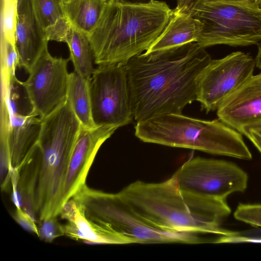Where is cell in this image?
Segmentation results:
<instances>
[{
    "mask_svg": "<svg viewBox=\"0 0 261 261\" xmlns=\"http://www.w3.org/2000/svg\"><path fill=\"white\" fill-rule=\"evenodd\" d=\"M13 217L24 229L39 236V230L35 221L21 207H16Z\"/></svg>",
    "mask_w": 261,
    "mask_h": 261,
    "instance_id": "83f0119b",
    "label": "cell"
},
{
    "mask_svg": "<svg viewBox=\"0 0 261 261\" xmlns=\"http://www.w3.org/2000/svg\"><path fill=\"white\" fill-rule=\"evenodd\" d=\"M62 229L64 236L75 240L97 244H127L117 234L88 220L80 209L73 220L62 225Z\"/></svg>",
    "mask_w": 261,
    "mask_h": 261,
    "instance_id": "e0dca14e",
    "label": "cell"
},
{
    "mask_svg": "<svg viewBox=\"0 0 261 261\" xmlns=\"http://www.w3.org/2000/svg\"><path fill=\"white\" fill-rule=\"evenodd\" d=\"M67 99L82 126H95L92 116L89 80L74 70L70 73Z\"/></svg>",
    "mask_w": 261,
    "mask_h": 261,
    "instance_id": "d6986e66",
    "label": "cell"
},
{
    "mask_svg": "<svg viewBox=\"0 0 261 261\" xmlns=\"http://www.w3.org/2000/svg\"><path fill=\"white\" fill-rule=\"evenodd\" d=\"M92 116L95 126L117 128L134 118L125 64L99 66L89 80Z\"/></svg>",
    "mask_w": 261,
    "mask_h": 261,
    "instance_id": "9c48e42d",
    "label": "cell"
},
{
    "mask_svg": "<svg viewBox=\"0 0 261 261\" xmlns=\"http://www.w3.org/2000/svg\"><path fill=\"white\" fill-rule=\"evenodd\" d=\"M217 114L240 133L244 126L261 120V73L252 75L232 92L219 106Z\"/></svg>",
    "mask_w": 261,
    "mask_h": 261,
    "instance_id": "4fadbf2b",
    "label": "cell"
},
{
    "mask_svg": "<svg viewBox=\"0 0 261 261\" xmlns=\"http://www.w3.org/2000/svg\"><path fill=\"white\" fill-rule=\"evenodd\" d=\"M118 193L140 217L163 230L221 236L237 232L221 227L231 212L226 200L181 192L172 176L158 183L137 180Z\"/></svg>",
    "mask_w": 261,
    "mask_h": 261,
    "instance_id": "3957f363",
    "label": "cell"
},
{
    "mask_svg": "<svg viewBox=\"0 0 261 261\" xmlns=\"http://www.w3.org/2000/svg\"><path fill=\"white\" fill-rule=\"evenodd\" d=\"M259 243L261 238L242 236L240 232H236L230 236H221L214 240L213 243Z\"/></svg>",
    "mask_w": 261,
    "mask_h": 261,
    "instance_id": "f546056e",
    "label": "cell"
},
{
    "mask_svg": "<svg viewBox=\"0 0 261 261\" xmlns=\"http://www.w3.org/2000/svg\"><path fill=\"white\" fill-rule=\"evenodd\" d=\"M19 58L16 44L1 36V83L8 84L16 77Z\"/></svg>",
    "mask_w": 261,
    "mask_h": 261,
    "instance_id": "7402d4cb",
    "label": "cell"
},
{
    "mask_svg": "<svg viewBox=\"0 0 261 261\" xmlns=\"http://www.w3.org/2000/svg\"><path fill=\"white\" fill-rule=\"evenodd\" d=\"M240 133L244 135L261 153V120L244 126Z\"/></svg>",
    "mask_w": 261,
    "mask_h": 261,
    "instance_id": "f1b7e54d",
    "label": "cell"
},
{
    "mask_svg": "<svg viewBox=\"0 0 261 261\" xmlns=\"http://www.w3.org/2000/svg\"><path fill=\"white\" fill-rule=\"evenodd\" d=\"M222 2L240 3L251 6H258L259 0H217ZM259 7V6H258Z\"/></svg>",
    "mask_w": 261,
    "mask_h": 261,
    "instance_id": "1f68e13d",
    "label": "cell"
},
{
    "mask_svg": "<svg viewBox=\"0 0 261 261\" xmlns=\"http://www.w3.org/2000/svg\"><path fill=\"white\" fill-rule=\"evenodd\" d=\"M73 26L66 17L58 20L55 23L44 30L47 40L66 43Z\"/></svg>",
    "mask_w": 261,
    "mask_h": 261,
    "instance_id": "484cf974",
    "label": "cell"
},
{
    "mask_svg": "<svg viewBox=\"0 0 261 261\" xmlns=\"http://www.w3.org/2000/svg\"><path fill=\"white\" fill-rule=\"evenodd\" d=\"M118 128L81 126L68 166L62 192L61 203L64 204L86 184V178L96 155L102 144Z\"/></svg>",
    "mask_w": 261,
    "mask_h": 261,
    "instance_id": "7c38bea8",
    "label": "cell"
},
{
    "mask_svg": "<svg viewBox=\"0 0 261 261\" xmlns=\"http://www.w3.org/2000/svg\"><path fill=\"white\" fill-rule=\"evenodd\" d=\"M255 59L240 51L212 60L202 72L197 100L206 112L217 110L223 101L253 75Z\"/></svg>",
    "mask_w": 261,
    "mask_h": 261,
    "instance_id": "8fae6325",
    "label": "cell"
},
{
    "mask_svg": "<svg viewBox=\"0 0 261 261\" xmlns=\"http://www.w3.org/2000/svg\"><path fill=\"white\" fill-rule=\"evenodd\" d=\"M108 0H69L64 3L65 16L87 35L96 27Z\"/></svg>",
    "mask_w": 261,
    "mask_h": 261,
    "instance_id": "ac0fdd59",
    "label": "cell"
},
{
    "mask_svg": "<svg viewBox=\"0 0 261 261\" xmlns=\"http://www.w3.org/2000/svg\"><path fill=\"white\" fill-rule=\"evenodd\" d=\"M258 50L255 58L256 66L261 69V41L257 45Z\"/></svg>",
    "mask_w": 261,
    "mask_h": 261,
    "instance_id": "d6a6232c",
    "label": "cell"
},
{
    "mask_svg": "<svg viewBox=\"0 0 261 261\" xmlns=\"http://www.w3.org/2000/svg\"><path fill=\"white\" fill-rule=\"evenodd\" d=\"M201 32L200 22L191 13L173 10L165 29L145 52L149 54L197 42Z\"/></svg>",
    "mask_w": 261,
    "mask_h": 261,
    "instance_id": "2e32d148",
    "label": "cell"
},
{
    "mask_svg": "<svg viewBox=\"0 0 261 261\" xmlns=\"http://www.w3.org/2000/svg\"><path fill=\"white\" fill-rule=\"evenodd\" d=\"M172 177L181 192L223 200L244 192L248 180L246 172L232 162L199 156L186 162Z\"/></svg>",
    "mask_w": 261,
    "mask_h": 261,
    "instance_id": "ba28073f",
    "label": "cell"
},
{
    "mask_svg": "<svg viewBox=\"0 0 261 261\" xmlns=\"http://www.w3.org/2000/svg\"><path fill=\"white\" fill-rule=\"evenodd\" d=\"M172 13L164 2L134 4L108 0L96 27L87 35L94 63L98 66L126 64L146 51Z\"/></svg>",
    "mask_w": 261,
    "mask_h": 261,
    "instance_id": "277c9868",
    "label": "cell"
},
{
    "mask_svg": "<svg viewBox=\"0 0 261 261\" xmlns=\"http://www.w3.org/2000/svg\"><path fill=\"white\" fill-rule=\"evenodd\" d=\"M57 217H51L40 222L41 225L38 228V237L40 239L50 243L56 238L64 236L62 225L58 222Z\"/></svg>",
    "mask_w": 261,
    "mask_h": 261,
    "instance_id": "4316f807",
    "label": "cell"
},
{
    "mask_svg": "<svg viewBox=\"0 0 261 261\" xmlns=\"http://www.w3.org/2000/svg\"><path fill=\"white\" fill-rule=\"evenodd\" d=\"M37 18L44 30L65 16L63 0H32Z\"/></svg>",
    "mask_w": 261,
    "mask_h": 261,
    "instance_id": "44dd1931",
    "label": "cell"
},
{
    "mask_svg": "<svg viewBox=\"0 0 261 261\" xmlns=\"http://www.w3.org/2000/svg\"><path fill=\"white\" fill-rule=\"evenodd\" d=\"M69 60L53 56L46 47L28 72L26 81L22 82L33 111L41 119L67 100Z\"/></svg>",
    "mask_w": 261,
    "mask_h": 261,
    "instance_id": "30bf717a",
    "label": "cell"
},
{
    "mask_svg": "<svg viewBox=\"0 0 261 261\" xmlns=\"http://www.w3.org/2000/svg\"><path fill=\"white\" fill-rule=\"evenodd\" d=\"M44 30L34 11L32 0H17V21L15 44L18 54V67L28 72L48 47Z\"/></svg>",
    "mask_w": 261,
    "mask_h": 261,
    "instance_id": "5bb4252c",
    "label": "cell"
},
{
    "mask_svg": "<svg viewBox=\"0 0 261 261\" xmlns=\"http://www.w3.org/2000/svg\"><path fill=\"white\" fill-rule=\"evenodd\" d=\"M135 136L144 142L250 160L242 134L220 119L204 120L168 114L137 122Z\"/></svg>",
    "mask_w": 261,
    "mask_h": 261,
    "instance_id": "5b68a950",
    "label": "cell"
},
{
    "mask_svg": "<svg viewBox=\"0 0 261 261\" xmlns=\"http://www.w3.org/2000/svg\"><path fill=\"white\" fill-rule=\"evenodd\" d=\"M8 111L7 139L13 170L18 168L37 143L41 128L42 119L34 111L23 113Z\"/></svg>",
    "mask_w": 261,
    "mask_h": 261,
    "instance_id": "9a60e30c",
    "label": "cell"
},
{
    "mask_svg": "<svg viewBox=\"0 0 261 261\" xmlns=\"http://www.w3.org/2000/svg\"><path fill=\"white\" fill-rule=\"evenodd\" d=\"M66 43L70 52V60L74 71L87 80H89L95 68L94 57L88 36L73 27Z\"/></svg>",
    "mask_w": 261,
    "mask_h": 261,
    "instance_id": "ffe728a7",
    "label": "cell"
},
{
    "mask_svg": "<svg viewBox=\"0 0 261 261\" xmlns=\"http://www.w3.org/2000/svg\"><path fill=\"white\" fill-rule=\"evenodd\" d=\"M64 2H67L69 0H63Z\"/></svg>",
    "mask_w": 261,
    "mask_h": 261,
    "instance_id": "d590c367",
    "label": "cell"
},
{
    "mask_svg": "<svg viewBox=\"0 0 261 261\" xmlns=\"http://www.w3.org/2000/svg\"><path fill=\"white\" fill-rule=\"evenodd\" d=\"M17 21V0H3L1 36L15 44Z\"/></svg>",
    "mask_w": 261,
    "mask_h": 261,
    "instance_id": "603a6c76",
    "label": "cell"
},
{
    "mask_svg": "<svg viewBox=\"0 0 261 261\" xmlns=\"http://www.w3.org/2000/svg\"><path fill=\"white\" fill-rule=\"evenodd\" d=\"M72 198L88 220L117 234L126 244L206 242L198 233L172 232L152 226L137 215L118 193H106L85 184Z\"/></svg>",
    "mask_w": 261,
    "mask_h": 261,
    "instance_id": "8992f818",
    "label": "cell"
},
{
    "mask_svg": "<svg viewBox=\"0 0 261 261\" xmlns=\"http://www.w3.org/2000/svg\"><path fill=\"white\" fill-rule=\"evenodd\" d=\"M212 60L197 42L129 59L125 65L135 120L182 114L197 100L201 75Z\"/></svg>",
    "mask_w": 261,
    "mask_h": 261,
    "instance_id": "6da1fadb",
    "label": "cell"
},
{
    "mask_svg": "<svg viewBox=\"0 0 261 261\" xmlns=\"http://www.w3.org/2000/svg\"><path fill=\"white\" fill-rule=\"evenodd\" d=\"M201 24L197 43L207 47L258 45L261 41V9L258 6L217 0H197L191 11Z\"/></svg>",
    "mask_w": 261,
    "mask_h": 261,
    "instance_id": "52a82bcc",
    "label": "cell"
},
{
    "mask_svg": "<svg viewBox=\"0 0 261 261\" xmlns=\"http://www.w3.org/2000/svg\"><path fill=\"white\" fill-rule=\"evenodd\" d=\"M258 6H259V8L261 9V0H259V1Z\"/></svg>",
    "mask_w": 261,
    "mask_h": 261,
    "instance_id": "e575fe53",
    "label": "cell"
},
{
    "mask_svg": "<svg viewBox=\"0 0 261 261\" xmlns=\"http://www.w3.org/2000/svg\"><path fill=\"white\" fill-rule=\"evenodd\" d=\"M81 126L67 99L42 119L38 141L17 169L20 192L31 201L39 221L60 215L66 174Z\"/></svg>",
    "mask_w": 261,
    "mask_h": 261,
    "instance_id": "7a4b0ae2",
    "label": "cell"
},
{
    "mask_svg": "<svg viewBox=\"0 0 261 261\" xmlns=\"http://www.w3.org/2000/svg\"><path fill=\"white\" fill-rule=\"evenodd\" d=\"M237 220L261 227V204H240L234 212Z\"/></svg>",
    "mask_w": 261,
    "mask_h": 261,
    "instance_id": "d4e9b609",
    "label": "cell"
},
{
    "mask_svg": "<svg viewBox=\"0 0 261 261\" xmlns=\"http://www.w3.org/2000/svg\"><path fill=\"white\" fill-rule=\"evenodd\" d=\"M123 2L134 3V4H146L151 2L152 0H121Z\"/></svg>",
    "mask_w": 261,
    "mask_h": 261,
    "instance_id": "836d02e7",
    "label": "cell"
},
{
    "mask_svg": "<svg viewBox=\"0 0 261 261\" xmlns=\"http://www.w3.org/2000/svg\"><path fill=\"white\" fill-rule=\"evenodd\" d=\"M0 172L1 188L2 191L10 190L13 171L12 159L7 139V130L0 128Z\"/></svg>",
    "mask_w": 261,
    "mask_h": 261,
    "instance_id": "cb8c5ba5",
    "label": "cell"
},
{
    "mask_svg": "<svg viewBox=\"0 0 261 261\" xmlns=\"http://www.w3.org/2000/svg\"><path fill=\"white\" fill-rule=\"evenodd\" d=\"M197 0H177V6L174 9L179 12L190 13Z\"/></svg>",
    "mask_w": 261,
    "mask_h": 261,
    "instance_id": "4dcf8cb0",
    "label": "cell"
},
{
    "mask_svg": "<svg viewBox=\"0 0 261 261\" xmlns=\"http://www.w3.org/2000/svg\"><path fill=\"white\" fill-rule=\"evenodd\" d=\"M3 0H1V2Z\"/></svg>",
    "mask_w": 261,
    "mask_h": 261,
    "instance_id": "8d00e7d4",
    "label": "cell"
}]
</instances>
